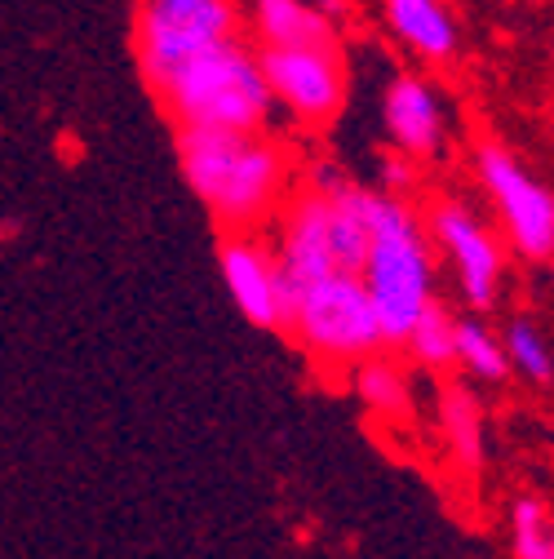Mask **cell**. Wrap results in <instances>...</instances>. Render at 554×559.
Returning a JSON list of instances; mask_svg holds the SVG:
<instances>
[{"instance_id":"cell-18","label":"cell","mask_w":554,"mask_h":559,"mask_svg":"<svg viewBox=\"0 0 554 559\" xmlns=\"http://www.w3.org/2000/svg\"><path fill=\"white\" fill-rule=\"evenodd\" d=\"M510 550L515 559H554V520L545 502L519 498L510 507Z\"/></svg>"},{"instance_id":"cell-5","label":"cell","mask_w":554,"mask_h":559,"mask_svg":"<svg viewBox=\"0 0 554 559\" xmlns=\"http://www.w3.org/2000/svg\"><path fill=\"white\" fill-rule=\"evenodd\" d=\"M244 27L240 0H143L133 23V49L147 85L156 90L169 72L204 49L236 40Z\"/></svg>"},{"instance_id":"cell-14","label":"cell","mask_w":554,"mask_h":559,"mask_svg":"<svg viewBox=\"0 0 554 559\" xmlns=\"http://www.w3.org/2000/svg\"><path fill=\"white\" fill-rule=\"evenodd\" d=\"M404 352L426 365V369H448L457 365V316L444 307V302H426L422 316L412 320L408 337H404Z\"/></svg>"},{"instance_id":"cell-19","label":"cell","mask_w":554,"mask_h":559,"mask_svg":"<svg viewBox=\"0 0 554 559\" xmlns=\"http://www.w3.org/2000/svg\"><path fill=\"white\" fill-rule=\"evenodd\" d=\"M412 165H418V160H408V156H399V152H395V156L382 165V191L404 200L412 187H418V169H412Z\"/></svg>"},{"instance_id":"cell-3","label":"cell","mask_w":554,"mask_h":559,"mask_svg":"<svg viewBox=\"0 0 554 559\" xmlns=\"http://www.w3.org/2000/svg\"><path fill=\"white\" fill-rule=\"evenodd\" d=\"M165 111L173 124H200V129H236V133H266L275 120V98L262 76L257 49L236 40H222L186 58L178 72H169L156 85Z\"/></svg>"},{"instance_id":"cell-10","label":"cell","mask_w":554,"mask_h":559,"mask_svg":"<svg viewBox=\"0 0 554 559\" xmlns=\"http://www.w3.org/2000/svg\"><path fill=\"white\" fill-rule=\"evenodd\" d=\"M222 280L231 302L244 311L249 324L257 329H285V302H280V271H275V253L257 245L253 236H231L218 253Z\"/></svg>"},{"instance_id":"cell-17","label":"cell","mask_w":554,"mask_h":559,"mask_svg":"<svg viewBox=\"0 0 554 559\" xmlns=\"http://www.w3.org/2000/svg\"><path fill=\"white\" fill-rule=\"evenodd\" d=\"M502 346H506V360L519 378H528L532 386H550L554 382V346L541 337V329L532 320H510L506 333H502Z\"/></svg>"},{"instance_id":"cell-4","label":"cell","mask_w":554,"mask_h":559,"mask_svg":"<svg viewBox=\"0 0 554 559\" xmlns=\"http://www.w3.org/2000/svg\"><path fill=\"white\" fill-rule=\"evenodd\" d=\"M285 329L320 360L351 365L382 346V329L364 280L356 271H328L311 285L285 294Z\"/></svg>"},{"instance_id":"cell-20","label":"cell","mask_w":554,"mask_h":559,"mask_svg":"<svg viewBox=\"0 0 554 559\" xmlns=\"http://www.w3.org/2000/svg\"><path fill=\"white\" fill-rule=\"evenodd\" d=\"M0 240H5V227H0Z\"/></svg>"},{"instance_id":"cell-8","label":"cell","mask_w":554,"mask_h":559,"mask_svg":"<svg viewBox=\"0 0 554 559\" xmlns=\"http://www.w3.org/2000/svg\"><path fill=\"white\" fill-rule=\"evenodd\" d=\"M426 231H431V245L453 262L461 298L474 311H493L497 294H502L506 258H502V245L489 231V223H483L474 209H466L461 200H435Z\"/></svg>"},{"instance_id":"cell-12","label":"cell","mask_w":554,"mask_h":559,"mask_svg":"<svg viewBox=\"0 0 554 559\" xmlns=\"http://www.w3.org/2000/svg\"><path fill=\"white\" fill-rule=\"evenodd\" d=\"M249 27L262 49L270 45H337V23L311 0H249Z\"/></svg>"},{"instance_id":"cell-6","label":"cell","mask_w":554,"mask_h":559,"mask_svg":"<svg viewBox=\"0 0 554 559\" xmlns=\"http://www.w3.org/2000/svg\"><path fill=\"white\" fill-rule=\"evenodd\" d=\"M474 174L483 191L493 195L515 253L528 262H550L554 258V187L532 178L519 165V156H510L497 143H483L474 152Z\"/></svg>"},{"instance_id":"cell-15","label":"cell","mask_w":554,"mask_h":559,"mask_svg":"<svg viewBox=\"0 0 554 559\" xmlns=\"http://www.w3.org/2000/svg\"><path fill=\"white\" fill-rule=\"evenodd\" d=\"M356 395H360L373 413H382V417H404L408 404H412L408 378H404L390 360H382L377 352L364 356V360H356Z\"/></svg>"},{"instance_id":"cell-16","label":"cell","mask_w":554,"mask_h":559,"mask_svg":"<svg viewBox=\"0 0 554 559\" xmlns=\"http://www.w3.org/2000/svg\"><path fill=\"white\" fill-rule=\"evenodd\" d=\"M457 365L470 369L483 382H506L510 378L506 346L483 320H457Z\"/></svg>"},{"instance_id":"cell-7","label":"cell","mask_w":554,"mask_h":559,"mask_svg":"<svg viewBox=\"0 0 554 559\" xmlns=\"http://www.w3.org/2000/svg\"><path fill=\"white\" fill-rule=\"evenodd\" d=\"M262 76L270 85L275 111H289L298 124H328L346 103V62L337 45H270L257 49Z\"/></svg>"},{"instance_id":"cell-11","label":"cell","mask_w":554,"mask_h":559,"mask_svg":"<svg viewBox=\"0 0 554 559\" xmlns=\"http://www.w3.org/2000/svg\"><path fill=\"white\" fill-rule=\"evenodd\" d=\"M386 27L422 62H453L461 45V27L444 0H386Z\"/></svg>"},{"instance_id":"cell-9","label":"cell","mask_w":554,"mask_h":559,"mask_svg":"<svg viewBox=\"0 0 554 559\" xmlns=\"http://www.w3.org/2000/svg\"><path fill=\"white\" fill-rule=\"evenodd\" d=\"M382 120L390 133V147L408 160H431L444 147V98L439 90L418 76V72H399L386 85L382 98Z\"/></svg>"},{"instance_id":"cell-13","label":"cell","mask_w":554,"mask_h":559,"mask_svg":"<svg viewBox=\"0 0 554 559\" xmlns=\"http://www.w3.org/2000/svg\"><path fill=\"white\" fill-rule=\"evenodd\" d=\"M439 431L453 453V462L474 475L483 471V404L466 386H444L439 391Z\"/></svg>"},{"instance_id":"cell-1","label":"cell","mask_w":554,"mask_h":559,"mask_svg":"<svg viewBox=\"0 0 554 559\" xmlns=\"http://www.w3.org/2000/svg\"><path fill=\"white\" fill-rule=\"evenodd\" d=\"M178 160L186 187L231 231H249L262 218H270L289 187V152L266 133L182 124Z\"/></svg>"},{"instance_id":"cell-2","label":"cell","mask_w":554,"mask_h":559,"mask_svg":"<svg viewBox=\"0 0 554 559\" xmlns=\"http://www.w3.org/2000/svg\"><path fill=\"white\" fill-rule=\"evenodd\" d=\"M360 280L382 329V346H404L412 320L435 298V245L399 195L369 191V249Z\"/></svg>"}]
</instances>
